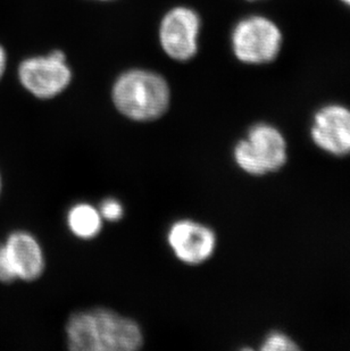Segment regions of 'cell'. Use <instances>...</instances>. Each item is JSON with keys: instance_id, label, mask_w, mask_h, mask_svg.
<instances>
[{"instance_id": "obj_1", "label": "cell", "mask_w": 350, "mask_h": 351, "mask_svg": "<svg viewBox=\"0 0 350 351\" xmlns=\"http://www.w3.org/2000/svg\"><path fill=\"white\" fill-rule=\"evenodd\" d=\"M116 108L133 121L159 119L170 105V88L164 77L150 71L132 70L123 73L113 86Z\"/></svg>"}, {"instance_id": "obj_2", "label": "cell", "mask_w": 350, "mask_h": 351, "mask_svg": "<svg viewBox=\"0 0 350 351\" xmlns=\"http://www.w3.org/2000/svg\"><path fill=\"white\" fill-rule=\"evenodd\" d=\"M231 41L233 53L240 62L259 65L277 58L282 46V34L275 22L254 15L235 24Z\"/></svg>"}, {"instance_id": "obj_3", "label": "cell", "mask_w": 350, "mask_h": 351, "mask_svg": "<svg viewBox=\"0 0 350 351\" xmlns=\"http://www.w3.org/2000/svg\"><path fill=\"white\" fill-rule=\"evenodd\" d=\"M235 162L245 172L263 176L278 171L287 160L285 141L278 130L268 124H256L248 138L235 146Z\"/></svg>"}, {"instance_id": "obj_4", "label": "cell", "mask_w": 350, "mask_h": 351, "mask_svg": "<svg viewBox=\"0 0 350 351\" xmlns=\"http://www.w3.org/2000/svg\"><path fill=\"white\" fill-rule=\"evenodd\" d=\"M43 269V249L30 233L13 232L0 245V282L34 281Z\"/></svg>"}, {"instance_id": "obj_5", "label": "cell", "mask_w": 350, "mask_h": 351, "mask_svg": "<svg viewBox=\"0 0 350 351\" xmlns=\"http://www.w3.org/2000/svg\"><path fill=\"white\" fill-rule=\"evenodd\" d=\"M21 83L36 98L48 99L63 93L72 79L67 57L60 50L48 56L31 57L19 67Z\"/></svg>"}, {"instance_id": "obj_6", "label": "cell", "mask_w": 350, "mask_h": 351, "mask_svg": "<svg viewBox=\"0 0 350 351\" xmlns=\"http://www.w3.org/2000/svg\"><path fill=\"white\" fill-rule=\"evenodd\" d=\"M200 25V17L191 8L175 7L170 10L159 27L163 50L178 62L191 60L198 51Z\"/></svg>"}, {"instance_id": "obj_7", "label": "cell", "mask_w": 350, "mask_h": 351, "mask_svg": "<svg viewBox=\"0 0 350 351\" xmlns=\"http://www.w3.org/2000/svg\"><path fill=\"white\" fill-rule=\"evenodd\" d=\"M96 351H135L143 345V335L136 322L113 311H89Z\"/></svg>"}, {"instance_id": "obj_8", "label": "cell", "mask_w": 350, "mask_h": 351, "mask_svg": "<svg viewBox=\"0 0 350 351\" xmlns=\"http://www.w3.org/2000/svg\"><path fill=\"white\" fill-rule=\"evenodd\" d=\"M169 245L181 262L202 264L214 252L216 238L207 226L182 219L175 222L167 234Z\"/></svg>"}, {"instance_id": "obj_9", "label": "cell", "mask_w": 350, "mask_h": 351, "mask_svg": "<svg viewBox=\"0 0 350 351\" xmlns=\"http://www.w3.org/2000/svg\"><path fill=\"white\" fill-rule=\"evenodd\" d=\"M317 146L336 156L350 154V110L341 105H329L317 112L312 128Z\"/></svg>"}, {"instance_id": "obj_10", "label": "cell", "mask_w": 350, "mask_h": 351, "mask_svg": "<svg viewBox=\"0 0 350 351\" xmlns=\"http://www.w3.org/2000/svg\"><path fill=\"white\" fill-rule=\"evenodd\" d=\"M69 228L81 239H93L103 226V217L95 207L88 204L73 206L67 215Z\"/></svg>"}, {"instance_id": "obj_11", "label": "cell", "mask_w": 350, "mask_h": 351, "mask_svg": "<svg viewBox=\"0 0 350 351\" xmlns=\"http://www.w3.org/2000/svg\"><path fill=\"white\" fill-rule=\"evenodd\" d=\"M261 350L279 351V350H298L297 346L294 341H291L287 335L280 332H273L265 339L264 343L261 346Z\"/></svg>"}, {"instance_id": "obj_12", "label": "cell", "mask_w": 350, "mask_h": 351, "mask_svg": "<svg viewBox=\"0 0 350 351\" xmlns=\"http://www.w3.org/2000/svg\"><path fill=\"white\" fill-rule=\"evenodd\" d=\"M100 215L103 219H107L109 222H116L122 219L123 207L121 202L116 199L108 198L104 200L100 206Z\"/></svg>"}, {"instance_id": "obj_13", "label": "cell", "mask_w": 350, "mask_h": 351, "mask_svg": "<svg viewBox=\"0 0 350 351\" xmlns=\"http://www.w3.org/2000/svg\"><path fill=\"white\" fill-rule=\"evenodd\" d=\"M5 69H6V53L3 47L0 46V79L3 77Z\"/></svg>"}, {"instance_id": "obj_14", "label": "cell", "mask_w": 350, "mask_h": 351, "mask_svg": "<svg viewBox=\"0 0 350 351\" xmlns=\"http://www.w3.org/2000/svg\"><path fill=\"white\" fill-rule=\"evenodd\" d=\"M341 1H342V3H346L347 6L350 7V0H341Z\"/></svg>"}, {"instance_id": "obj_15", "label": "cell", "mask_w": 350, "mask_h": 351, "mask_svg": "<svg viewBox=\"0 0 350 351\" xmlns=\"http://www.w3.org/2000/svg\"><path fill=\"white\" fill-rule=\"evenodd\" d=\"M1 186H3V183H1V176H0V193H1Z\"/></svg>"}, {"instance_id": "obj_16", "label": "cell", "mask_w": 350, "mask_h": 351, "mask_svg": "<svg viewBox=\"0 0 350 351\" xmlns=\"http://www.w3.org/2000/svg\"><path fill=\"white\" fill-rule=\"evenodd\" d=\"M250 1H254V0H250Z\"/></svg>"}]
</instances>
